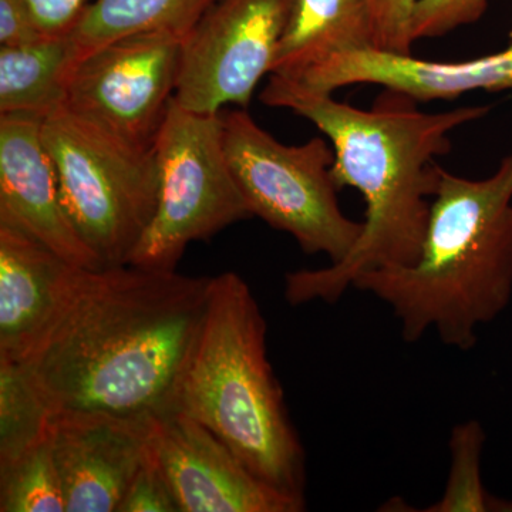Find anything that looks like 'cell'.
Masks as SVG:
<instances>
[{"label":"cell","mask_w":512,"mask_h":512,"mask_svg":"<svg viewBox=\"0 0 512 512\" xmlns=\"http://www.w3.org/2000/svg\"><path fill=\"white\" fill-rule=\"evenodd\" d=\"M212 278L134 265L80 268L62 311L19 365L52 414L171 413Z\"/></svg>","instance_id":"6da1fadb"},{"label":"cell","mask_w":512,"mask_h":512,"mask_svg":"<svg viewBox=\"0 0 512 512\" xmlns=\"http://www.w3.org/2000/svg\"><path fill=\"white\" fill-rule=\"evenodd\" d=\"M269 76L261 100L315 124L332 144L335 160L330 174L336 187L355 188L366 202L362 234L352 251L328 268L286 275V301L336 303L357 276L414 264L439 185L441 167L436 158L450 153L451 131L481 119L488 107L424 113L413 97L384 89L372 109L362 110L340 103L332 93L316 92L288 77Z\"/></svg>","instance_id":"7a4b0ae2"},{"label":"cell","mask_w":512,"mask_h":512,"mask_svg":"<svg viewBox=\"0 0 512 512\" xmlns=\"http://www.w3.org/2000/svg\"><path fill=\"white\" fill-rule=\"evenodd\" d=\"M353 288L390 306L406 342L434 330L448 348L473 349L511 302L512 154L480 181L441 167L417 261L367 271Z\"/></svg>","instance_id":"3957f363"},{"label":"cell","mask_w":512,"mask_h":512,"mask_svg":"<svg viewBox=\"0 0 512 512\" xmlns=\"http://www.w3.org/2000/svg\"><path fill=\"white\" fill-rule=\"evenodd\" d=\"M266 332L247 281L235 272L214 276L173 412L207 427L264 483L305 501V451L268 359Z\"/></svg>","instance_id":"277c9868"},{"label":"cell","mask_w":512,"mask_h":512,"mask_svg":"<svg viewBox=\"0 0 512 512\" xmlns=\"http://www.w3.org/2000/svg\"><path fill=\"white\" fill-rule=\"evenodd\" d=\"M42 140L84 244L104 268L130 264L156 212L153 150L128 146L64 107L43 120Z\"/></svg>","instance_id":"5b68a950"},{"label":"cell","mask_w":512,"mask_h":512,"mask_svg":"<svg viewBox=\"0 0 512 512\" xmlns=\"http://www.w3.org/2000/svg\"><path fill=\"white\" fill-rule=\"evenodd\" d=\"M229 168L252 217L292 235L305 254L342 261L362 234L338 201L330 174L335 153L323 138L285 146L255 123L245 109L221 111Z\"/></svg>","instance_id":"8992f818"},{"label":"cell","mask_w":512,"mask_h":512,"mask_svg":"<svg viewBox=\"0 0 512 512\" xmlns=\"http://www.w3.org/2000/svg\"><path fill=\"white\" fill-rule=\"evenodd\" d=\"M156 212L130 264L177 271L185 249L252 217L229 168L220 114L197 113L171 100L153 147Z\"/></svg>","instance_id":"52a82bcc"},{"label":"cell","mask_w":512,"mask_h":512,"mask_svg":"<svg viewBox=\"0 0 512 512\" xmlns=\"http://www.w3.org/2000/svg\"><path fill=\"white\" fill-rule=\"evenodd\" d=\"M181 37L137 33L76 63L64 109L128 146L153 150L180 77Z\"/></svg>","instance_id":"ba28073f"},{"label":"cell","mask_w":512,"mask_h":512,"mask_svg":"<svg viewBox=\"0 0 512 512\" xmlns=\"http://www.w3.org/2000/svg\"><path fill=\"white\" fill-rule=\"evenodd\" d=\"M292 8L293 0H217L184 39L174 99L204 114L247 109L272 72Z\"/></svg>","instance_id":"9c48e42d"},{"label":"cell","mask_w":512,"mask_h":512,"mask_svg":"<svg viewBox=\"0 0 512 512\" xmlns=\"http://www.w3.org/2000/svg\"><path fill=\"white\" fill-rule=\"evenodd\" d=\"M151 448L181 512L305 510V501L264 483L214 433L183 413L154 417Z\"/></svg>","instance_id":"30bf717a"},{"label":"cell","mask_w":512,"mask_h":512,"mask_svg":"<svg viewBox=\"0 0 512 512\" xmlns=\"http://www.w3.org/2000/svg\"><path fill=\"white\" fill-rule=\"evenodd\" d=\"M154 417L53 414V454L66 512H117L151 446Z\"/></svg>","instance_id":"8fae6325"},{"label":"cell","mask_w":512,"mask_h":512,"mask_svg":"<svg viewBox=\"0 0 512 512\" xmlns=\"http://www.w3.org/2000/svg\"><path fill=\"white\" fill-rule=\"evenodd\" d=\"M42 124L30 114H0V224L26 232L69 264L103 269L64 210Z\"/></svg>","instance_id":"7c38bea8"},{"label":"cell","mask_w":512,"mask_h":512,"mask_svg":"<svg viewBox=\"0 0 512 512\" xmlns=\"http://www.w3.org/2000/svg\"><path fill=\"white\" fill-rule=\"evenodd\" d=\"M292 80L322 93L352 84H379L417 101L453 100L474 90H512V43L495 55L458 63L376 49L353 50L329 57Z\"/></svg>","instance_id":"4fadbf2b"},{"label":"cell","mask_w":512,"mask_h":512,"mask_svg":"<svg viewBox=\"0 0 512 512\" xmlns=\"http://www.w3.org/2000/svg\"><path fill=\"white\" fill-rule=\"evenodd\" d=\"M80 266L0 224V360L22 363L62 311Z\"/></svg>","instance_id":"5bb4252c"},{"label":"cell","mask_w":512,"mask_h":512,"mask_svg":"<svg viewBox=\"0 0 512 512\" xmlns=\"http://www.w3.org/2000/svg\"><path fill=\"white\" fill-rule=\"evenodd\" d=\"M373 49L366 0H293L271 74L298 77L340 53Z\"/></svg>","instance_id":"9a60e30c"},{"label":"cell","mask_w":512,"mask_h":512,"mask_svg":"<svg viewBox=\"0 0 512 512\" xmlns=\"http://www.w3.org/2000/svg\"><path fill=\"white\" fill-rule=\"evenodd\" d=\"M76 63L67 35L0 46V114H30L45 120L62 109Z\"/></svg>","instance_id":"2e32d148"},{"label":"cell","mask_w":512,"mask_h":512,"mask_svg":"<svg viewBox=\"0 0 512 512\" xmlns=\"http://www.w3.org/2000/svg\"><path fill=\"white\" fill-rule=\"evenodd\" d=\"M217 0H94L69 33L76 60L121 37L168 32L185 39Z\"/></svg>","instance_id":"e0dca14e"},{"label":"cell","mask_w":512,"mask_h":512,"mask_svg":"<svg viewBox=\"0 0 512 512\" xmlns=\"http://www.w3.org/2000/svg\"><path fill=\"white\" fill-rule=\"evenodd\" d=\"M52 417L22 365L0 360V466L49 436Z\"/></svg>","instance_id":"ac0fdd59"},{"label":"cell","mask_w":512,"mask_h":512,"mask_svg":"<svg viewBox=\"0 0 512 512\" xmlns=\"http://www.w3.org/2000/svg\"><path fill=\"white\" fill-rule=\"evenodd\" d=\"M0 511L66 512L50 433L12 463L0 466Z\"/></svg>","instance_id":"d6986e66"},{"label":"cell","mask_w":512,"mask_h":512,"mask_svg":"<svg viewBox=\"0 0 512 512\" xmlns=\"http://www.w3.org/2000/svg\"><path fill=\"white\" fill-rule=\"evenodd\" d=\"M485 444L483 426L477 420L457 424L451 430L450 474L443 497L424 508L426 512L511 511L485 490L481 480V453Z\"/></svg>","instance_id":"ffe728a7"},{"label":"cell","mask_w":512,"mask_h":512,"mask_svg":"<svg viewBox=\"0 0 512 512\" xmlns=\"http://www.w3.org/2000/svg\"><path fill=\"white\" fill-rule=\"evenodd\" d=\"M487 9V0H417L412 20L414 42L433 39L460 26L477 22Z\"/></svg>","instance_id":"44dd1931"},{"label":"cell","mask_w":512,"mask_h":512,"mask_svg":"<svg viewBox=\"0 0 512 512\" xmlns=\"http://www.w3.org/2000/svg\"><path fill=\"white\" fill-rule=\"evenodd\" d=\"M373 49L412 55V20L417 0H366Z\"/></svg>","instance_id":"7402d4cb"},{"label":"cell","mask_w":512,"mask_h":512,"mask_svg":"<svg viewBox=\"0 0 512 512\" xmlns=\"http://www.w3.org/2000/svg\"><path fill=\"white\" fill-rule=\"evenodd\" d=\"M117 512H181L151 446L128 485Z\"/></svg>","instance_id":"603a6c76"},{"label":"cell","mask_w":512,"mask_h":512,"mask_svg":"<svg viewBox=\"0 0 512 512\" xmlns=\"http://www.w3.org/2000/svg\"><path fill=\"white\" fill-rule=\"evenodd\" d=\"M40 32L45 36H66L72 32L89 0H26Z\"/></svg>","instance_id":"cb8c5ba5"},{"label":"cell","mask_w":512,"mask_h":512,"mask_svg":"<svg viewBox=\"0 0 512 512\" xmlns=\"http://www.w3.org/2000/svg\"><path fill=\"white\" fill-rule=\"evenodd\" d=\"M43 36L26 0H0V46L28 45Z\"/></svg>","instance_id":"d4e9b609"},{"label":"cell","mask_w":512,"mask_h":512,"mask_svg":"<svg viewBox=\"0 0 512 512\" xmlns=\"http://www.w3.org/2000/svg\"><path fill=\"white\" fill-rule=\"evenodd\" d=\"M510 37H511V40H512V30H511V33H510Z\"/></svg>","instance_id":"484cf974"}]
</instances>
